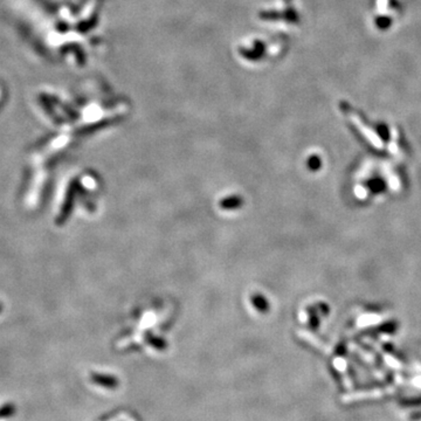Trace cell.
<instances>
[{"label": "cell", "instance_id": "cell-1", "mask_svg": "<svg viewBox=\"0 0 421 421\" xmlns=\"http://www.w3.org/2000/svg\"><path fill=\"white\" fill-rule=\"evenodd\" d=\"M386 391H371V392H363L361 394L357 395H350V397H346V400H356V399H364V398H379L381 395L385 394Z\"/></svg>", "mask_w": 421, "mask_h": 421}, {"label": "cell", "instance_id": "cell-2", "mask_svg": "<svg viewBox=\"0 0 421 421\" xmlns=\"http://www.w3.org/2000/svg\"><path fill=\"white\" fill-rule=\"evenodd\" d=\"M14 412V407L12 405H6L4 406L2 410H0V418H3V416H8V415H12Z\"/></svg>", "mask_w": 421, "mask_h": 421}]
</instances>
